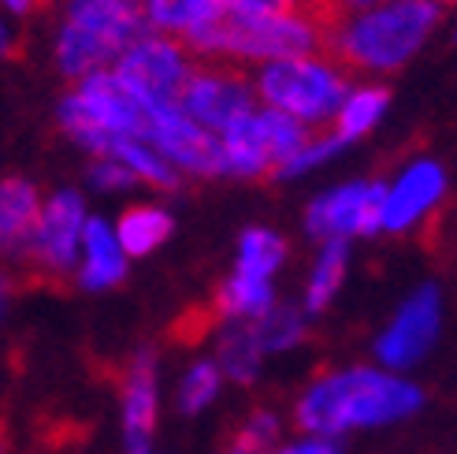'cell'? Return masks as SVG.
Here are the masks:
<instances>
[{"mask_svg":"<svg viewBox=\"0 0 457 454\" xmlns=\"http://www.w3.org/2000/svg\"><path fill=\"white\" fill-rule=\"evenodd\" d=\"M439 22L431 0H383L376 8H350L338 27L316 41V53L335 71H395L420 49Z\"/></svg>","mask_w":457,"mask_h":454,"instance_id":"1","label":"cell"},{"mask_svg":"<svg viewBox=\"0 0 457 454\" xmlns=\"http://www.w3.org/2000/svg\"><path fill=\"white\" fill-rule=\"evenodd\" d=\"M420 406V391L398 376L376 369H350L338 376H324L302 395L298 425L305 433L331 436L361 425H386Z\"/></svg>","mask_w":457,"mask_h":454,"instance_id":"2","label":"cell"},{"mask_svg":"<svg viewBox=\"0 0 457 454\" xmlns=\"http://www.w3.org/2000/svg\"><path fill=\"white\" fill-rule=\"evenodd\" d=\"M201 53H231L245 60H287L316 53V34L302 15H245L227 0L187 30Z\"/></svg>","mask_w":457,"mask_h":454,"instance_id":"3","label":"cell"},{"mask_svg":"<svg viewBox=\"0 0 457 454\" xmlns=\"http://www.w3.org/2000/svg\"><path fill=\"white\" fill-rule=\"evenodd\" d=\"M145 38V19L134 0H75L60 38L63 75H89L101 63L123 56Z\"/></svg>","mask_w":457,"mask_h":454,"instance_id":"4","label":"cell"},{"mask_svg":"<svg viewBox=\"0 0 457 454\" xmlns=\"http://www.w3.org/2000/svg\"><path fill=\"white\" fill-rule=\"evenodd\" d=\"M261 97L290 120H328L346 101V75L309 56L271 60L261 71Z\"/></svg>","mask_w":457,"mask_h":454,"instance_id":"5","label":"cell"},{"mask_svg":"<svg viewBox=\"0 0 457 454\" xmlns=\"http://www.w3.org/2000/svg\"><path fill=\"white\" fill-rule=\"evenodd\" d=\"M309 142V130L283 112H253L223 130V164L231 175H279V168Z\"/></svg>","mask_w":457,"mask_h":454,"instance_id":"6","label":"cell"},{"mask_svg":"<svg viewBox=\"0 0 457 454\" xmlns=\"http://www.w3.org/2000/svg\"><path fill=\"white\" fill-rule=\"evenodd\" d=\"M116 79L138 97L145 108H179V94L190 79V63L171 41L142 38L120 56Z\"/></svg>","mask_w":457,"mask_h":454,"instance_id":"7","label":"cell"},{"mask_svg":"<svg viewBox=\"0 0 457 454\" xmlns=\"http://www.w3.org/2000/svg\"><path fill=\"white\" fill-rule=\"evenodd\" d=\"M179 112L197 127L231 130L245 116H253V89L235 67H201V71H190L182 86Z\"/></svg>","mask_w":457,"mask_h":454,"instance_id":"8","label":"cell"},{"mask_svg":"<svg viewBox=\"0 0 457 454\" xmlns=\"http://www.w3.org/2000/svg\"><path fill=\"white\" fill-rule=\"evenodd\" d=\"M383 198L379 183H353L316 198L309 206V231L324 242H342L346 235H372L383 227Z\"/></svg>","mask_w":457,"mask_h":454,"instance_id":"9","label":"cell"},{"mask_svg":"<svg viewBox=\"0 0 457 454\" xmlns=\"http://www.w3.org/2000/svg\"><path fill=\"white\" fill-rule=\"evenodd\" d=\"M149 139L164 149L175 164L197 175H223V146L204 127L187 120L179 108H149Z\"/></svg>","mask_w":457,"mask_h":454,"instance_id":"10","label":"cell"},{"mask_svg":"<svg viewBox=\"0 0 457 454\" xmlns=\"http://www.w3.org/2000/svg\"><path fill=\"white\" fill-rule=\"evenodd\" d=\"M436 335H439V290L420 287L413 298L402 306L395 324L383 332L376 354L383 366L405 369V366H413L420 354H428V347L436 343Z\"/></svg>","mask_w":457,"mask_h":454,"instance_id":"11","label":"cell"},{"mask_svg":"<svg viewBox=\"0 0 457 454\" xmlns=\"http://www.w3.org/2000/svg\"><path fill=\"white\" fill-rule=\"evenodd\" d=\"M82 223H86V213H82V198L63 190L56 194L45 213L37 216V227H34V239H30V261L45 272H63L75 265V254H79V239H82Z\"/></svg>","mask_w":457,"mask_h":454,"instance_id":"12","label":"cell"},{"mask_svg":"<svg viewBox=\"0 0 457 454\" xmlns=\"http://www.w3.org/2000/svg\"><path fill=\"white\" fill-rule=\"evenodd\" d=\"M443 190H446V175L439 164H431V161L413 164L398 179V187L386 190V198H383V227H395V231L398 227H409L436 206Z\"/></svg>","mask_w":457,"mask_h":454,"instance_id":"13","label":"cell"},{"mask_svg":"<svg viewBox=\"0 0 457 454\" xmlns=\"http://www.w3.org/2000/svg\"><path fill=\"white\" fill-rule=\"evenodd\" d=\"M127 450L130 454H149V433H153V421H156V373H153V357L138 354L134 366L127 373Z\"/></svg>","mask_w":457,"mask_h":454,"instance_id":"14","label":"cell"},{"mask_svg":"<svg viewBox=\"0 0 457 454\" xmlns=\"http://www.w3.org/2000/svg\"><path fill=\"white\" fill-rule=\"evenodd\" d=\"M37 190L27 179H4L0 183V254L15 257L30 246L37 227Z\"/></svg>","mask_w":457,"mask_h":454,"instance_id":"15","label":"cell"},{"mask_svg":"<svg viewBox=\"0 0 457 454\" xmlns=\"http://www.w3.org/2000/svg\"><path fill=\"white\" fill-rule=\"evenodd\" d=\"M82 242H86V265H82V283L86 287H112L123 280L127 261L116 235L108 231L104 220H86L82 223Z\"/></svg>","mask_w":457,"mask_h":454,"instance_id":"16","label":"cell"},{"mask_svg":"<svg viewBox=\"0 0 457 454\" xmlns=\"http://www.w3.org/2000/svg\"><path fill=\"white\" fill-rule=\"evenodd\" d=\"M171 235V216L160 213V209H149V206H134L123 213L120 220V246L127 254H149L160 242H168Z\"/></svg>","mask_w":457,"mask_h":454,"instance_id":"17","label":"cell"},{"mask_svg":"<svg viewBox=\"0 0 457 454\" xmlns=\"http://www.w3.org/2000/svg\"><path fill=\"white\" fill-rule=\"evenodd\" d=\"M386 101H391V94L386 89H357L353 97H346L338 105V134L335 139L338 142H350L357 139V134H364L376 120H379V112L386 108Z\"/></svg>","mask_w":457,"mask_h":454,"instance_id":"18","label":"cell"},{"mask_svg":"<svg viewBox=\"0 0 457 454\" xmlns=\"http://www.w3.org/2000/svg\"><path fill=\"white\" fill-rule=\"evenodd\" d=\"M283 239L279 235H271V231H245L242 235V254H238V272L242 276H257V280H264V276H271V272L279 268V261H283Z\"/></svg>","mask_w":457,"mask_h":454,"instance_id":"19","label":"cell"},{"mask_svg":"<svg viewBox=\"0 0 457 454\" xmlns=\"http://www.w3.org/2000/svg\"><path fill=\"white\" fill-rule=\"evenodd\" d=\"M249 332H253L257 347L264 354V350H283L290 343H298L305 328H302V313L298 309H271L268 306L257 316V324H249Z\"/></svg>","mask_w":457,"mask_h":454,"instance_id":"20","label":"cell"},{"mask_svg":"<svg viewBox=\"0 0 457 454\" xmlns=\"http://www.w3.org/2000/svg\"><path fill=\"white\" fill-rule=\"evenodd\" d=\"M342 272H346V246H342V242H328L324 254H320L316 272H312V283H309V294H305V309L320 313V309L331 302V294L342 283Z\"/></svg>","mask_w":457,"mask_h":454,"instance_id":"21","label":"cell"},{"mask_svg":"<svg viewBox=\"0 0 457 454\" xmlns=\"http://www.w3.org/2000/svg\"><path fill=\"white\" fill-rule=\"evenodd\" d=\"M216 4H220V0H145V15H149L153 27H160V30H182V34H187Z\"/></svg>","mask_w":457,"mask_h":454,"instance_id":"22","label":"cell"},{"mask_svg":"<svg viewBox=\"0 0 457 454\" xmlns=\"http://www.w3.org/2000/svg\"><path fill=\"white\" fill-rule=\"evenodd\" d=\"M271 306V290L257 276H238L220 290V313H235V316H261Z\"/></svg>","mask_w":457,"mask_h":454,"instance_id":"23","label":"cell"},{"mask_svg":"<svg viewBox=\"0 0 457 454\" xmlns=\"http://www.w3.org/2000/svg\"><path fill=\"white\" fill-rule=\"evenodd\" d=\"M257 361H261V347H257V339L249 328L242 332H231L220 343V366L227 376H235V380H249L257 373Z\"/></svg>","mask_w":457,"mask_h":454,"instance_id":"24","label":"cell"},{"mask_svg":"<svg viewBox=\"0 0 457 454\" xmlns=\"http://www.w3.org/2000/svg\"><path fill=\"white\" fill-rule=\"evenodd\" d=\"M279 433V425L271 414H253L242 428H238V436L223 447V454H264L271 447V440H276Z\"/></svg>","mask_w":457,"mask_h":454,"instance_id":"25","label":"cell"},{"mask_svg":"<svg viewBox=\"0 0 457 454\" xmlns=\"http://www.w3.org/2000/svg\"><path fill=\"white\" fill-rule=\"evenodd\" d=\"M216 388H220V369H216V366H209V361H204V366L190 369L187 383H182V391H179V410H182V414H197L201 406L212 402Z\"/></svg>","mask_w":457,"mask_h":454,"instance_id":"26","label":"cell"},{"mask_svg":"<svg viewBox=\"0 0 457 454\" xmlns=\"http://www.w3.org/2000/svg\"><path fill=\"white\" fill-rule=\"evenodd\" d=\"M227 4L245 15H294L298 12V0H227Z\"/></svg>","mask_w":457,"mask_h":454,"instance_id":"27","label":"cell"},{"mask_svg":"<svg viewBox=\"0 0 457 454\" xmlns=\"http://www.w3.org/2000/svg\"><path fill=\"white\" fill-rule=\"evenodd\" d=\"M130 172L123 168V164H116V161H101L97 168H94V183L97 187H123V183H130Z\"/></svg>","mask_w":457,"mask_h":454,"instance_id":"28","label":"cell"},{"mask_svg":"<svg viewBox=\"0 0 457 454\" xmlns=\"http://www.w3.org/2000/svg\"><path fill=\"white\" fill-rule=\"evenodd\" d=\"M279 454H338V447L331 440H309V443H298V447H287Z\"/></svg>","mask_w":457,"mask_h":454,"instance_id":"29","label":"cell"},{"mask_svg":"<svg viewBox=\"0 0 457 454\" xmlns=\"http://www.w3.org/2000/svg\"><path fill=\"white\" fill-rule=\"evenodd\" d=\"M4 4H12L15 12H27V8H30V0H4Z\"/></svg>","mask_w":457,"mask_h":454,"instance_id":"30","label":"cell"},{"mask_svg":"<svg viewBox=\"0 0 457 454\" xmlns=\"http://www.w3.org/2000/svg\"><path fill=\"white\" fill-rule=\"evenodd\" d=\"M4 450H8V428L0 425V454H4Z\"/></svg>","mask_w":457,"mask_h":454,"instance_id":"31","label":"cell"},{"mask_svg":"<svg viewBox=\"0 0 457 454\" xmlns=\"http://www.w3.org/2000/svg\"><path fill=\"white\" fill-rule=\"evenodd\" d=\"M342 4H350V8H364V4H376V0H342Z\"/></svg>","mask_w":457,"mask_h":454,"instance_id":"32","label":"cell"},{"mask_svg":"<svg viewBox=\"0 0 457 454\" xmlns=\"http://www.w3.org/2000/svg\"><path fill=\"white\" fill-rule=\"evenodd\" d=\"M4 298H8V283H4V276H0V309H4Z\"/></svg>","mask_w":457,"mask_h":454,"instance_id":"33","label":"cell"},{"mask_svg":"<svg viewBox=\"0 0 457 454\" xmlns=\"http://www.w3.org/2000/svg\"><path fill=\"white\" fill-rule=\"evenodd\" d=\"M0 53H8V34L0 30Z\"/></svg>","mask_w":457,"mask_h":454,"instance_id":"34","label":"cell"}]
</instances>
